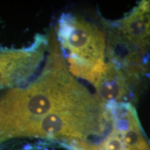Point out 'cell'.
Wrapping results in <instances>:
<instances>
[{"label": "cell", "instance_id": "6da1fadb", "mask_svg": "<svg viewBox=\"0 0 150 150\" xmlns=\"http://www.w3.org/2000/svg\"><path fill=\"white\" fill-rule=\"evenodd\" d=\"M47 39V55L40 74L28 86L12 88L0 97V142L18 137L48 115L98 99L68 70L54 30Z\"/></svg>", "mask_w": 150, "mask_h": 150}, {"label": "cell", "instance_id": "7a4b0ae2", "mask_svg": "<svg viewBox=\"0 0 150 150\" xmlns=\"http://www.w3.org/2000/svg\"><path fill=\"white\" fill-rule=\"evenodd\" d=\"M55 33L70 72L93 85L106 62L107 38L104 31L79 16L63 14Z\"/></svg>", "mask_w": 150, "mask_h": 150}, {"label": "cell", "instance_id": "3957f363", "mask_svg": "<svg viewBox=\"0 0 150 150\" xmlns=\"http://www.w3.org/2000/svg\"><path fill=\"white\" fill-rule=\"evenodd\" d=\"M107 46H120L125 54L118 61L142 64L150 49V0H144L112 26Z\"/></svg>", "mask_w": 150, "mask_h": 150}, {"label": "cell", "instance_id": "277c9868", "mask_svg": "<svg viewBox=\"0 0 150 150\" xmlns=\"http://www.w3.org/2000/svg\"><path fill=\"white\" fill-rule=\"evenodd\" d=\"M47 44V38L39 36L30 47L0 51V89L27 83L44 61Z\"/></svg>", "mask_w": 150, "mask_h": 150}, {"label": "cell", "instance_id": "5b68a950", "mask_svg": "<svg viewBox=\"0 0 150 150\" xmlns=\"http://www.w3.org/2000/svg\"><path fill=\"white\" fill-rule=\"evenodd\" d=\"M146 72L147 68L142 64L122 65L108 60L93 85L96 97L104 105L130 103L134 86Z\"/></svg>", "mask_w": 150, "mask_h": 150}, {"label": "cell", "instance_id": "8992f818", "mask_svg": "<svg viewBox=\"0 0 150 150\" xmlns=\"http://www.w3.org/2000/svg\"><path fill=\"white\" fill-rule=\"evenodd\" d=\"M112 126L117 129L128 150H150L142 131L134 106L131 103L105 105Z\"/></svg>", "mask_w": 150, "mask_h": 150}, {"label": "cell", "instance_id": "52a82bcc", "mask_svg": "<svg viewBox=\"0 0 150 150\" xmlns=\"http://www.w3.org/2000/svg\"><path fill=\"white\" fill-rule=\"evenodd\" d=\"M98 147L99 150H128L117 129L112 126L111 131L99 144Z\"/></svg>", "mask_w": 150, "mask_h": 150}]
</instances>
